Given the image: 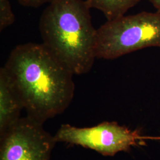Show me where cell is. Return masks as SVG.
Wrapping results in <instances>:
<instances>
[{"mask_svg":"<svg viewBox=\"0 0 160 160\" xmlns=\"http://www.w3.org/2000/svg\"><path fill=\"white\" fill-rule=\"evenodd\" d=\"M4 67L17 87L28 116L43 124L63 112L73 99L74 74L42 43L16 46Z\"/></svg>","mask_w":160,"mask_h":160,"instance_id":"obj_1","label":"cell"},{"mask_svg":"<svg viewBox=\"0 0 160 160\" xmlns=\"http://www.w3.org/2000/svg\"><path fill=\"white\" fill-rule=\"evenodd\" d=\"M86 0H53L39 22L42 44L74 75L93 66L97 30Z\"/></svg>","mask_w":160,"mask_h":160,"instance_id":"obj_2","label":"cell"},{"mask_svg":"<svg viewBox=\"0 0 160 160\" xmlns=\"http://www.w3.org/2000/svg\"><path fill=\"white\" fill-rule=\"evenodd\" d=\"M149 47L160 48L159 12L123 16L97 30L96 58L114 59Z\"/></svg>","mask_w":160,"mask_h":160,"instance_id":"obj_3","label":"cell"},{"mask_svg":"<svg viewBox=\"0 0 160 160\" xmlns=\"http://www.w3.org/2000/svg\"><path fill=\"white\" fill-rule=\"evenodd\" d=\"M55 141L80 145L104 156L128 152L143 139L137 131H131L114 122H104L91 128H80L62 125L54 136Z\"/></svg>","mask_w":160,"mask_h":160,"instance_id":"obj_4","label":"cell"},{"mask_svg":"<svg viewBox=\"0 0 160 160\" xmlns=\"http://www.w3.org/2000/svg\"><path fill=\"white\" fill-rule=\"evenodd\" d=\"M56 143L43 123L27 115L0 137V160H50Z\"/></svg>","mask_w":160,"mask_h":160,"instance_id":"obj_5","label":"cell"},{"mask_svg":"<svg viewBox=\"0 0 160 160\" xmlns=\"http://www.w3.org/2000/svg\"><path fill=\"white\" fill-rule=\"evenodd\" d=\"M24 109L22 98L4 67L0 69V137L20 117Z\"/></svg>","mask_w":160,"mask_h":160,"instance_id":"obj_6","label":"cell"},{"mask_svg":"<svg viewBox=\"0 0 160 160\" xmlns=\"http://www.w3.org/2000/svg\"><path fill=\"white\" fill-rule=\"evenodd\" d=\"M141 0H86L90 8L103 12L108 20H112L125 16L130 8Z\"/></svg>","mask_w":160,"mask_h":160,"instance_id":"obj_7","label":"cell"},{"mask_svg":"<svg viewBox=\"0 0 160 160\" xmlns=\"http://www.w3.org/2000/svg\"><path fill=\"white\" fill-rule=\"evenodd\" d=\"M15 21L10 0H0V31L9 27Z\"/></svg>","mask_w":160,"mask_h":160,"instance_id":"obj_8","label":"cell"},{"mask_svg":"<svg viewBox=\"0 0 160 160\" xmlns=\"http://www.w3.org/2000/svg\"><path fill=\"white\" fill-rule=\"evenodd\" d=\"M23 6L31 7H38L46 3H50L53 0H17Z\"/></svg>","mask_w":160,"mask_h":160,"instance_id":"obj_9","label":"cell"},{"mask_svg":"<svg viewBox=\"0 0 160 160\" xmlns=\"http://www.w3.org/2000/svg\"><path fill=\"white\" fill-rule=\"evenodd\" d=\"M152 5L157 9V12H160V0H149Z\"/></svg>","mask_w":160,"mask_h":160,"instance_id":"obj_10","label":"cell"},{"mask_svg":"<svg viewBox=\"0 0 160 160\" xmlns=\"http://www.w3.org/2000/svg\"><path fill=\"white\" fill-rule=\"evenodd\" d=\"M152 139H160V138H152Z\"/></svg>","mask_w":160,"mask_h":160,"instance_id":"obj_11","label":"cell"}]
</instances>
